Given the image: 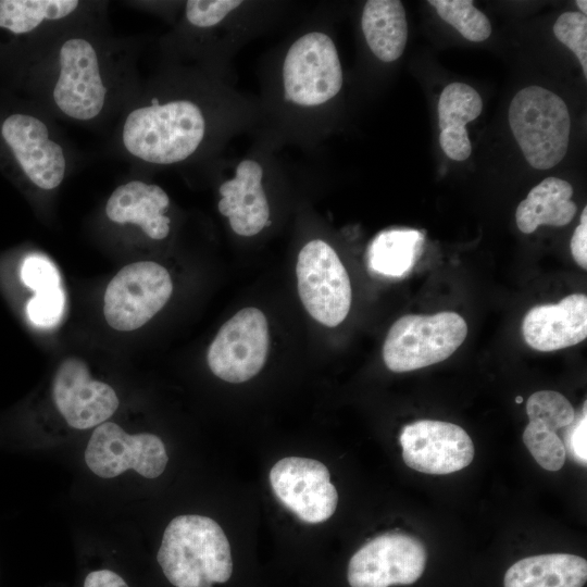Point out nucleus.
<instances>
[{"instance_id": "obj_36", "label": "nucleus", "mask_w": 587, "mask_h": 587, "mask_svg": "<svg viewBox=\"0 0 587 587\" xmlns=\"http://www.w3.org/2000/svg\"><path fill=\"white\" fill-rule=\"evenodd\" d=\"M515 402H516V403H522V402H523V397L517 396V397L515 398Z\"/></svg>"}, {"instance_id": "obj_4", "label": "nucleus", "mask_w": 587, "mask_h": 587, "mask_svg": "<svg viewBox=\"0 0 587 587\" xmlns=\"http://www.w3.org/2000/svg\"><path fill=\"white\" fill-rule=\"evenodd\" d=\"M467 336V324L458 313L408 314L389 328L383 346L386 366L410 372L448 359Z\"/></svg>"}, {"instance_id": "obj_3", "label": "nucleus", "mask_w": 587, "mask_h": 587, "mask_svg": "<svg viewBox=\"0 0 587 587\" xmlns=\"http://www.w3.org/2000/svg\"><path fill=\"white\" fill-rule=\"evenodd\" d=\"M509 124L534 168H551L565 157L571 118L565 102L554 92L535 85L520 90L510 103Z\"/></svg>"}, {"instance_id": "obj_31", "label": "nucleus", "mask_w": 587, "mask_h": 587, "mask_svg": "<svg viewBox=\"0 0 587 587\" xmlns=\"http://www.w3.org/2000/svg\"><path fill=\"white\" fill-rule=\"evenodd\" d=\"M21 279L35 292L60 286L57 267L47 258L37 254L29 255L23 261Z\"/></svg>"}, {"instance_id": "obj_18", "label": "nucleus", "mask_w": 587, "mask_h": 587, "mask_svg": "<svg viewBox=\"0 0 587 587\" xmlns=\"http://www.w3.org/2000/svg\"><path fill=\"white\" fill-rule=\"evenodd\" d=\"M170 204L167 193L158 185L132 180L118 186L110 196L105 213L115 223L138 225L155 240L170 233V218L164 211Z\"/></svg>"}, {"instance_id": "obj_28", "label": "nucleus", "mask_w": 587, "mask_h": 587, "mask_svg": "<svg viewBox=\"0 0 587 587\" xmlns=\"http://www.w3.org/2000/svg\"><path fill=\"white\" fill-rule=\"evenodd\" d=\"M553 33L578 59L587 77V16L580 12H564L555 21Z\"/></svg>"}, {"instance_id": "obj_25", "label": "nucleus", "mask_w": 587, "mask_h": 587, "mask_svg": "<svg viewBox=\"0 0 587 587\" xmlns=\"http://www.w3.org/2000/svg\"><path fill=\"white\" fill-rule=\"evenodd\" d=\"M437 14L465 39L479 42L489 38L491 24L471 0H429Z\"/></svg>"}, {"instance_id": "obj_11", "label": "nucleus", "mask_w": 587, "mask_h": 587, "mask_svg": "<svg viewBox=\"0 0 587 587\" xmlns=\"http://www.w3.org/2000/svg\"><path fill=\"white\" fill-rule=\"evenodd\" d=\"M327 467L308 458L287 457L270 472V483L278 501L300 521L317 524L328 520L338 503Z\"/></svg>"}, {"instance_id": "obj_30", "label": "nucleus", "mask_w": 587, "mask_h": 587, "mask_svg": "<svg viewBox=\"0 0 587 587\" xmlns=\"http://www.w3.org/2000/svg\"><path fill=\"white\" fill-rule=\"evenodd\" d=\"M241 3L235 0H190L186 3V17L197 27H211L223 21Z\"/></svg>"}, {"instance_id": "obj_5", "label": "nucleus", "mask_w": 587, "mask_h": 587, "mask_svg": "<svg viewBox=\"0 0 587 587\" xmlns=\"http://www.w3.org/2000/svg\"><path fill=\"white\" fill-rule=\"evenodd\" d=\"M296 275L299 297L309 314L321 324L335 327L351 305L349 275L335 250L315 239L299 252Z\"/></svg>"}, {"instance_id": "obj_15", "label": "nucleus", "mask_w": 587, "mask_h": 587, "mask_svg": "<svg viewBox=\"0 0 587 587\" xmlns=\"http://www.w3.org/2000/svg\"><path fill=\"white\" fill-rule=\"evenodd\" d=\"M2 137L28 179L41 189L57 188L65 175L62 147L50 138L47 125L33 115L12 114L1 127Z\"/></svg>"}, {"instance_id": "obj_33", "label": "nucleus", "mask_w": 587, "mask_h": 587, "mask_svg": "<svg viewBox=\"0 0 587 587\" xmlns=\"http://www.w3.org/2000/svg\"><path fill=\"white\" fill-rule=\"evenodd\" d=\"M571 252L575 262L584 270L587 268V207L580 214V222L571 239Z\"/></svg>"}, {"instance_id": "obj_16", "label": "nucleus", "mask_w": 587, "mask_h": 587, "mask_svg": "<svg viewBox=\"0 0 587 587\" xmlns=\"http://www.w3.org/2000/svg\"><path fill=\"white\" fill-rule=\"evenodd\" d=\"M526 344L538 351H555L587 337V297L572 294L558 303L536 305L523 319Z\"/></svg>"}, {"instance_id": "obj_14", "label": "nucleus", "mask_w": 587, "mask_h": 587, "mask_svg": "<svg viewBox=\"0 0 587 587\" xmlns=\"http://www.w3.org/2000/svg\"><path fill=\"white\" fill-rule=\"evenodd\" d=\"M52 395L61 415L77 429L104 423L118 408L113 388L91 378L86 363L77 358H68L60 364Z\"/></svg>"}, {"instance_id": "obj_22", "label": "nucleus", "mask_w": 587, "mask_h": 587, "mask_svg": "<svg viewBox=\"0 0 587 587\" xmlns=\"http://www.w3.org/2000/svg\"><path fill=\"white\" fill-rule=\"evenodd\" d=\"M361 24L371 51L380 61L389 63L402 55L408 40V22L401 1H366Z\"/></svg>"}, {"instance_id": "obj_19", "label": "nucleus", "mask_w": 587, "mask_h": 587, "mask_svg": "<svg viewBox=\"0 0 587 587\" xmlns=\"http://www.w3.org/2000/svg\"><path fill=\"white\" fill-rule=\"evenodd\" d=\"M437 109L442 151L454 161L466 160L472 146L465 125L482 113L479 93L466 84L451 83L444 88Z\"/></svg>"}, {"instance_id": "obj_13", "label": "nucleus", "mask_w": 587, "mask_h": 587, "mask_svg": "<svg viewBox=\"0 0 587 587\" xmlns=\"http://www.w3.org/2000/svg\"><path fill=\"white\" fill-rule=\"evenodd\" d=\"M59 77L53 100L68 117L87 121L103 109L107 88L95 47L85 38L65 40L59 51Z\"/></svg>"}, {"instance_id": "obj_29", "label": "nucleus", "mask_w": 587, "mask_h": 587, "mask_svg": "<svg viewBox=\"0 0 587 587\" xmlns=\"http://www.w3.org/2000/svg\"><path fill=\"white\" fill-rule=\"evenodd\" d=\"M64 292L61 288L54 287L35 292L26 307L29 321L36 326L50 327L57 324L64 311Z\"/></svg>"}, {"instance_id": "obj_20", "label": "nucleus", "mask_w": 587, "mask_h": 587, "mask_svg": "<svg viewBox=\"0 0 587 587\" xmlns=\"http://www.w3.org/2000/svg\"><path fill=\"white\" fill-rule=\"evenodd\" d=\"M587 561L569 553L524 558L512 564L503 579L504 587H583Z\"/></svg>"}, {"instance_id": "obj_12", "label": "nucleus", "mask_w": 587, "mask_h": 587, "mask_svg": "<svg viewBox=\"0 0 587 587\" xmlns=\"http://www.w3.org/2000/svg\"><path fill=\"white\" fill-rule=\"evenodd\" d=\"M404 463L425 474L445 475L471 464L474 445L459 425L434 420L407 424L400 433Z\"/></svg>"}, {"instance_id": "obj_2", "label": "nucleus", "mask_w": 587, "mask_h": 587, "mask_svg": "<svg viewBox=\"0 0 587 587\" xmlns=\"http://www.w3.org/2000/svg\"><path fill=\"white\" fill-rule=\"evenodd\" d=\"M204 133L200 108L188 100H175L133 110L124 122L122 139L134 157L150 163L172 164L191 155Z\"/></svg>"}, {"instance_id": "obj_32", "label": "nucleus", "mask_w": 587, "mask_h": 587, "mask_svg": "<svg viewBox=\"0 0 587 587\" xmlns=\"http://www.w3.org/2000/svg\"><path fill=\"white\" fill-rule=\"evenodd\" d=\"M571 428L566 437V444L571 453L575 457L576 461L586 466L587 463V450H586V436H587V415H586V402L584 403L583 411L578 419L570 424Z\"/></svg>"}, {"instance_id": "obj_21", "label": "nucleus", "mask_w": 587, "mask_h": 587, "mask_svg": "<svg viewBox=\"0 0 587 587\" xmlns=\"http://www.w3.org/2000/svg\"><path fill=\"white\" fill-rule=\"evenodd\" d=\"M572 197L573 187L569 182L557 177L545 178L519 203L515 212L519 229L530 234L541 225H567L577 211Z\"/></svg>"}, {"instance_id": "obj_17", "label": "nucleus", "mask_w": 587, "mask_h": 587, "mask_svg": "<svg viewBox=\"0 0 587 587\" xmlns=\"http://www.w3.org/2000/svg\"><path fill=\"white\" fill-rule=\"evenodd\" d=\"M263 170L253 160H243L233 179L220 187L218 211L228 217L232 229L245 237L254 236L270 225V208L262 187Z\"/></svg>"}, {"instance_id": "obj_7", "label": "nucleus", "mask_w": 587, "mask_h": 587, "mask_svg": "<svg viewBox=\"0 0 587 587\" xmlns=\"http://www.w3.org/2000/svg\"><path fill=\"white\" fill-rule=\"evenodd\" d=\"M172 291L171 276L162 265L151 261L128 264L108 284L104 317L114 329H137L165 305Z\"/></svg>"}, {"instance_id": "obj_23", "label": "nucleus", "mask_w": 587, "mask_h": 587, "mask_svg": "<svg viewBox=\"0 0 587 587\" xmlns=\"http://www.w3.org/2000/svg\"><path fill=\"white\" fill-rule=\"evenodd\" d=\"M422 243L423 235L419 230L407 228L384 230L369 247V267L384 277L405 276L416 263Z\"/></svg>"}, {"instance_id": "obj_26", "label": "nucleus", "mask_w": 587, "mask_h": 587, "mask_svg": "<svg viewBox=\"0 0 587 587\" xmlns=\"http://www.w3.org/2000/svg\"><path fill=\"white\" fill-rule=\"evenodd\" d=\"M526 413L529 421L536 422L553 432L569 426L575 419L571 402L554 390L534 392L526 402Z\"/></svg>"}, {"instance_id": "obj_34", "label": "nucleus", "mask_w": 587, "mask_h": 587, "mask_svg": "<svg viewBox=\"0 0 587 587\" xmlns=\"http://www.w3.org/2000/svg\"><path fill=\"white\" fill-rule=\"evenodd\" d=\"M84 587H128V585L118 574L109 570H100L87 575Z\"/></svg>"}, {"instance_id": "obj_6", "label": "nucleus", "mask_w": 587, "mask_h": 587, "mask_svg": "<svg viewBox=\"0 0 587 587\" xmlns=\"http://www.w3.org/2000/svg\"><path fill=\"white\" fill-rule=\"evenodd\" d=\"M283 80L285 99L298 105H320L334 98L342 86V70L330 37L312 32L297 39L285 57Z\"/></svg>"}, {"instance_id": "obj_10", "label": "nucleus", "mask_w": 587, "mask_h": 587, "mask_svg": "<svg viewBox=\"0 0 587 587\" xmlns=\"http://www.w3.org/2000/svg\"><path fill=\"white\" fill-rule=\"evenodd\" d=\"M85 461L96 475L115 477L134 470L147 478L160 476L168 461L163 441L153 434L129 435L113 422L93 430L85 450Z\"/></svg>"}, {"instance_id": "obj_9", "label": "nucleus", "mask_w": 587, "mask_h": 587, "mask_svg": "<svg viewBox=\"0 0 587 587\" xmlns=\"http://www.w3.org/2000/svg\"><path fill=\"white\" fill-rule=\"evenodd\" d=\"M268 351L265 315L255 308L238 311L220 328L208 350L214 375L228 383H243L263 367Z\"/></svg>"}, {"instance_id": "obj_24", "label": "nucleus", "mask_w": 587, "mask_h": 587, "mask_svg": "<svg viewBox=\"0 0 587 587\" xmlns=\"http://www.w3.org/2000/svg\"><path fill=\"white\" fill-rule=\"evenodd\" d=\"M78 4L74 0H0V27L14 34L29 33L45 21L71 15Z\"/></svg>"}, {"instance_id": "obj_35", "label": "nucleus", "mask_w": 587, "mask_h": 587, "mask_svg": "<svg viewBox=\"0 0 587 587\" xmlns=\"http://www.w3.org/2000/svg\"><path fill=\"white\" fill-rule=\"evenodd\" d=\"M575 3L579 8L580 13L586 15L587 14V1L586 0H577V1H575Z\"/></svg>"}, {"instance_id": "obj_27", "label": "nucleus", "mask_w": 587, "mask_h": 587, "mask_svg": "<svg viewBox=\"0 0 587 587\" xmlns=\"http://www.w3.org/2000/svg\"><path fill=\"white\" fill-rule=\"evenodd\" d=\"M523 441L542 469L555 472L564 465L565 445L555 432L529 421L523 433Z\"/></svg>"}, {"instance_id": "obj_8", "label": "nucleus", "mask_w": 587, "mask_h": 587, "mask_svg": "<svg viewBox=\"0 0 587 587\" xmlns=\"http://www.w3.org/2000/svg\"><path fill=\"white\" fill-rule=\"evenodd\" d=\"M427 554L413 536L386 533L366 542L350 559L347 571L351 587L411 585L423 574Z\"/></svg>"}, {"instance_id": "obj_1", "label": "nucleus", "mask_w": 587, "mask_h": 587, "mask_svg": "<svg viewBox=\"0 0 587 587\" xmlns=\"http://www.w3.org/2000/svg\"><path fill=\"white\" fill-rule=\"evenodd\" d=\"M157 559L175 587H212L227 582L233 572L230 546L222 527L197 514L179 515L168 523Z\"/></svg>"}]
</instances>
